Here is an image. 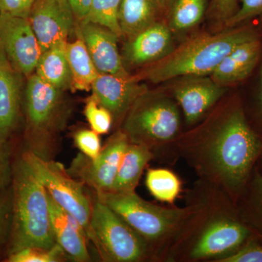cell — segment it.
Segmentation results:
<instances>
[{"instance_id": "1", "label": "cell", "mask_w": 262, "mask_h": 262, "mask_svg": "<svg viewBox=\"0 0 262 262\" xmlns=\"http://www.w3.org/2000/svg\"><path fill=\"white\" fill-rule=\"evenodd\" d=\"M220 101L203 123L182 133L177 151L198 179L222 188L235 202L261 155L262 141L244 108Z\"/></svg>"}, {"instance_id": "2", "label": "cell", "mask_w": 262, "mask_h": 262, "mask_svg": "<svg viewBox=\"0 0 262 262\" xmlns=\"http://www.w3.org/2000/svg\"><path fill=\"white\" fill-rule=\"evenodd\" d=\"M185 205L189 213L165 262H219L253 239L235 202L218 186L198 179Z\"/></svg>"}, {"instance_id": "3", "label": "cell", "mask_w": 262, "mask_h": 262, "mask_svg": "<svg viewBox=\"0 0 262 262\" xmlns=\"http://www.w3.org/2000/svg\"><path fill=\"white\" fill-rule=\"evenodd\" d=\"M254 38L256 34L251 29L237 27L215 34H200L188 39L159 61L150 63L136 77L140 81L160 83L175 77L211 75L231 51Z\"/></svg>"}, {"instance_id": "4", "label": "cell", "mask_w": 262, "mask_h": 262, "mask_svg": "<svg viewBox=\"0 0 262 262\" xmlns=\"http://www.w3.org/2000/svg\"><path fill=\"white\" fill-rule=\"evenodd\" d=\"M179 108L173 98L147 91L128 110L120 130L129 142L149 148L155 160L173 165L179 159L177 144L183 133Z\"/></svg>"}, {"instance_id": "5", "label": "cell", "mask_w": 262, "mask_h": 262, "mask_svg": "<svg viewBox=\"0 0 262 262\" xmlns=\"http://www.w3.org/2000/svg\"><path fill=\"white\" fill-rule=\"evenodd\" d=\"M97 198L145 241L153 261L165 262L189 207L158 206L143 199L135 191L98 192Z\"/></svg>"}, {"instance_id": "6", "label": "cell", "mask_w": 262, "mask_h": 262, "mask_svg": "<svg viewBox=\"0 0 262 262\" xmlns=\"http://www.w3.org/2000/svg\"><path fill=\"white\" fill-rule=\"evenodd\" d=\"M13 205L10 253L26 247L56 244L48 192L22 157L13 168Z\"/></svg>"}, {"instance_id": "7", "label": "cell", "mask_w": 262, "mask_h": 262, "mask_svg": "<svg viewBox=\"0 0 262 262\" xmlns=\"http://www.w3.org/2000/svg\"><path fill=\"white\" fill-rule=\"evenodd\" d=\"M26 88V113L30 132L28 151L52 159L56 138L64 123L66 108L62 92L36 73L28 77Z\"/></svg>"}, {"instance_id": "8", "label": "cell", "mask_w": 262, "mask_h": 262, "mask_svg": "<svg viewBox=\"0 0 262 262\" xmlns=\"http://www.w3.org/2000/svg\"><path fill=\"white\" fill-rule=\"evenodd\" d=\"M91 227L94 246L103 261H153L145 241L98 200L93 205Z\"/></svg>"}, {"instance_id": "9", "label": "cell", "mask_w": 262, "mask_h": 262, "mask_svg": "<svg viewBox=\"0 0 262 262\" xmlns=\"http://www.w3.org/2000/svg\"><path fill=\"white\" fill-rule=\"evenodd\" d=\"M21 157L52 199L80 222L88 238L94 244L91 227L93 205L84 192L82 182L72 178L68 170L54 160L45 159L28 150Z\"/></svg>"}, {"instance_id": "10", "label": "cell", "mask_w": 262, "mask_h": 262, "mask_svg": "<svg viewBox=\"0 0 262 262\" xmlns=\"http://www.w3.org/2000/svg\"><path fill=\"white\" fill-rule=\"evenodd\" d=\"M128 144L126 135L120 129L108 139L96 159L79 155L69 173L80 179L97 193L110 192Z\"/></svg>"}, {"instance_id": "11", "label": "cell", "mask_w": 262, "mask_h": 262, "mask_svg": "<svg viewBox=\"0 0 262 262\" xmlns=\"http://www.w3.org/2000/svg\"><path fill=\"white\" fill-rule=\"evenodd\" d=\"M0 42L17 72L34 73L42 51L28 18L0 13Z\"/></svg>"}, {"instance_id": "12", "label": "cell", "mask_w": 262, "mask_h": 262, "mask_svg": "<svg viewBox=\"0 0 262 262\" xmlns=\"http://www.w3.org/2000/svg\"><path fill=\"white\" fill-rule=\"evenodd\" d=\"M28 19L42 53L67 43L76 20L69 0H36Z\"/></svg>"}, {"instance_id": "13", "label": "cell", "mask_w": 262, "mask_h": 262, "mask_svg": "<svg viewBox=\"0 0 262 262\" xmlns=\"http://www.w3.org/2000/svg\"><path fill=\"white\" fill-rule=\"evenodd\" d=\"M174 86V100L184 115L186 124L195 126L215 107L225 94V88L207 76H189Z\"/></svg>"}, {"instance_id": "14", "label": "cell", "mask_w": 262, "mask_h": 262, "mask_svg": "<svg viewBox=\"0 0 262 262\" xmlns=\"http://www.w3.org/2000/svg\"><path fill=\"white\" fill-rule=\"evenodd\" d=\"M91 89L100 104L116 120H123L136 100L148 91L136 77L110 74H98Z\"/></svg>"}, {"instance_id": "15", "label": "cell", "mask_w": 262, "mask_h": 262, "mask_svg": "<svg viewBox=\"0 0 262 262\" xmlns=\"http://www.w3.org/2000/svg\"><path fill=\"white\" fill-rule=\"evenodd\" d=\"M77 34L87 48L99 74L128 76L117 47L118 36L101 26L77 22Z\"/></svg>"}, {"instance_id": "16", "label": "cell", "mask_w": 262, "mask_h": 262, "mask_svg": "<svg viewBox=\"0 0 262 262\" xmlns=\"http://www.w3.org/2000/svg\"><path fill=\"white\" fill-rule=\"evenodd\" d=\"M172 46L171 29L157 21L129 38L124 48L122 61L129 67L150 64L168 54Z\"/></svg>"}, {"instance_id": "17", "label": "cell", "mask_w": 262, "mask_h": 262, "mask_svg": "<svg viewBox=\"0 0 262 262\" xmlns=\"http://www.w3.org/2000/svg\"><path fill=\"white\" fill-rule=\"evenodd\" d=\"M48 199L52 230L56 244L72 261H91L87 246L89 238L82 226L73 215L58 206L48 193Z\"/></svg>"}, {"instance_id": "18", "label": "cell", "mask_w": 262, "mask_h": 262, "mask_svg": "<svg viewBox=\"0 0 262 262\" xmlns=\"http://www.w3.org/2000/svg\"><path fill=\"white\" fill-rule=\"evenodd\" d=\"M0 42V140H8L18 124L21 81Z\"/></svg>"}, {"instance_id": "19", "label": "cell", "mask_w": 262, "mask_h": 262, "mask_svg": "<svg viewBox=\"0 0 262 262\" xmlns=\"http://www.w3.org/2000/svg\"><path fill=\"white\" fill-rule=\"evenodd\" d=\"M261 51L257 37L242 43L220 62L210 75L211 78L225 88L244 80L254 70Z\"/></svg>"}, {"instance_id": "20", "label": "cell", "mask_w": 262, "mask_h": 262, "mask_svg": "<svg viewBox=\"0 0 262 262\" xmlns=\"http://www.w3.org/2000/svg\"><path fill=\"white\" fill-rule=\"evenodd\" d=\"M155 156L145 146L129 142L110 192L135 191L144 168Z\"/></svg>"}, {"instance_id": "21", "label": "cell", "mask_w": 262, "mask_h": 262, "mask_svg": "<svg viewBox=\"0 0 262 262\" xmlns=\"http://www.w3.org/2000/svg\"><path fill=\"white\" fill-rule=\"evenodd\" d=\"M159 15L154 0H122L119 21L123 36L134 37L156 23Z\"/></svg>"}, {"instance_id": "22", "label": "cell", "mask_w": 262, "mask_h": 262, "mask_svg": "<svg viewBox=\"0 0 262 262\" xmlns=\"http://www.w3.org/2000/svg\"><path fill=\"white\" fill-rule=\"evenodd\" d=\"M67 61L72 75V88L75 91H89L98 72L80 36L66 46Z\"/></svg>"}, {"instance_id": "23", "label": "cell", "mask_w": 262, "mask_h": 262, "mask_svg": "<svg viewBox=\"0 0 262 262\" xmlns=\"http://www.w3.org/2000/svg\"><path fill=\"white\" fill-rule=\"evenodd\" d=\"M67 43L56 45L43 52L35 70L39 77L62 91L72 86V75L66 53Z\"/></svg>"}, {"instance_id": "24", "label": "cell", "mask_w": 262, "mask_h": 262, "mask_svg": "<svg viewBox=\"0 0 262 262\" xmlns=\"http://www.w3.org/2000/svg\"><path fill=\"white\" fill-rule=\"evenodd\" d=\"M146 186L158 201L173 204L182 189V182L170 169L149 168L146 177Z\"/></svg>"}, {"instance_id": "25", "label": "cell", "mask_w": 262, "mask_h": 262, "mask_svg": "<svg viewBox=\"0 0 262 262\" xmlns=\"http://www.w3.org/2000/svg\"><path fill=\"white\" fill-rule=\"evenodd\" d=\"M207 0H177L169 15L171 30L184 31L195 27L203 18Z\"/></svg>"}, {"instance_id": "26", "label": "cell", "mask_w": 262, "mask_h": 262, "mask_svg": "<svg viewBox=\"0 0 262 262\" xmlns=\"http://www.w3.org/2000/svg\"><path fill=\"white\" fill-rule=\"evenodd\" d=\"M122 0H93L87 16L80 22L98 24L123 37L119 21Z\"/></svg>"}, {"instance_id": "27", "label": "cell", "mask_w": 262, "mask_h": 262, "mask_svg": "<svg viewBox=\"0 0 262 262\" xmlns=\"http://www.w3.org/2000/svg\"><path fill=\"white\" fill-rule=\"evenodd\" d=\"M67 257L64 251L58 244L53 247H26L10 253L9 262H60Z\"/></svg>"}, {"instance_id": "28", "label": "cell", "mask_w": 262, "mask_h": 262, "mask_svg": "<svg viewBox=\"0 0 262 262\" xmlns=\"http://www.w3.org/2000/svg\"><path fill=\"white\" fill-rule=\"evenodd\" d=\"M84 113L91 129L99 135L107 134L111 130L113 115L107 108L100 104L94 95L87 100Z\"/></svg>"}, {"instance_id": "29", "label": "cell", "mask_w": 262, "mask_h": 262, "mask_svg": "<svg viewBox=\"0 0 262 262\" xmlns=\"http://www.w3.org/2000/svg\"><path fill=\"white\" fill-rule=\"evenodd\" d=\"M257 17H262V0H241L238 10L224 26L227 29L234 28Z\"/></svg>"}, {"instance_id": "30", "label": "cell", "mask_w": 262, "mask_h": 262, "mask_svg": "<svg viewBox=\"0 0 262 262\" xmlns=\"http://www.w3.org/2000/svg\"><path fill=\"white\" fill-rule=\"evenodd\" d=\"M75 143L84 156L90 159H96L101 150L99 134L91 130H81L76 133Z\"/></svg>"}, {"instance_id": "31", "label": "cell", "mask_w": 262, "mask_h": 262, "mask_svg": "<svg viewBox=\"0 0 262 262\" xmlns=\"http://www.w3.org/2000/svg\"><path fill=\"white\" fill-rule=\"evenodd\" d=\"M238 8V0H211L208 14L217 23L224 25Z\"/></svg>"}, {"instance_id": "32", "label": "cell", "mask_w": 262, "mask_h": 262, "mask_svg": "<svg viewBox=\"0 0 262 262\" xmlns=\"http://www.w3.org/2000/svg\"><path fill=\"white\" fill-rule=\"evenodd\" d=\"M219 262H262V245L251 239L236 252Z\"/></svg>"}, {"instance_id": "33", "label": "cell", "mask_w": 262, "mask_h": 262, "mask_svg": "<svg viewBox=\"0 0 262 262\" xmlns=\"http://www.w3.org/2000/svg\"><path fill=\"white\" fill-rule=\"evenodd\" d=\"M36 0H0V13L28 18Z\"/></svg>"}, {"instance_id": "34", "label": "cell", "mask_w": 262, "mask_h": 262, "mask_svg": "<svg viewBox=\"0 0 262 262\" xmlns=\"http://www.w3.org/2000/svg\"><path fill=\"white\" fill-rule=\"evenodd\" d=\"M8 140H0V192L8 186L13 177Z\"/></svg>"}, {"instance_id": "35", "label": "cell", "mask_w": 262, "mask_h": 262, "mask_svg": "<svg viewBox=\"0 0 262 262\" xmlns=\"http://www.w3.org/2000/svg\"><path fill=\"white\" fill-rule=\"evenodd\" d=\"M76 21L83 20L89 13L93 0H69Z\"/></svg>"}, {"instance_id": "36", "label": "cell", "mask_w": 262, "mask_h": 262, "mask_svg": "<svg viewBox=\"0 0 262 262\" xmlns=\"http://www.w3.org/2000/svg\"><path fill=\"white\" fill-rule=\"evenodd\" d=\"M177 0H154L158 8L159 14L163 16L169 17Z\"/></svg>"}, {"instance_id": "37", "label": "cell", "mask_w": 262, "mask_h": 262, "mask_svg": "<svg viewBox=\"0 0 262 262\" xmlns=\"http://www.w3.org/2000/svg\"><path fill=\"white\" fill-rule=\"evenodd\" d=\"M5 202L0 199V239L2 237V232H3V222H4L5 215Z\"/></svg>"}, {"instance_id": "38", "label": "cell", "mask_w": 262, "mask_h": 262, "mask_svg": "<svg viewBox=\"0 0 262 262\" xmlns=\"http://www.w3.org/2000/svg\"><path fill=\"white\" fill-rule=\"evenodd\" d=\"M260 101H261V105L262 107V67L261 71V92H260Z\"/></svg>"}]
</instances>
